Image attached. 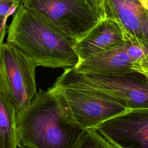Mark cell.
<instances>
[{
	"instance_id": "3957f363",
	"label": "cell",
	"mask_w": 148,
	"mask_h": 148,
	"mask_svg": "<svg viewBox=\"0 0 148 148\" xmlns=\"http://www.w3.org/2000/svg\"><path fill=\"white\" fill-rule=\"evenodd\" d=\"M53 86L94 90L109 95L129 110L148 109V79L141 73L129 71L109 74H86L64 69Z\"/></svg>"
},
{
	"instance_id": "8fae6325",
	"label": "cell",
	"mask_w": 148,
	"mask_h": 148,
	"mask_svg": "<svg viewBox=\"0 0 148 148\" xmlns=\"http://www.w3.org/2000/svg\"><path fill=\"white\" fill-rule=\"evenodd\" d=\"M16 110L0 88V148L21 146L16 120Z\"/></svg>"
},
{
	"instance_id": "277c9868",
	"label": "cell",
	"mask_w": 148,
	"mask_h": 148,
	"mask_svg": "<svg viewBox=\"0 0 148 148\" xmlns=\"http://www.w3.org/2000/svg\"><path fill=\"white\" fill-rule=\"evenodd\" d=\"M37 65L14 46L5 42L0 51V88L17 113L26 110L37 94Z\"/></svg>"
},
{
	"instance_id": "52a82bcc",
	"label": "cell",
	"mask_w": 148,
	"mask_h": 148,
	"mask_svg": "<svg viewBox=\"0 0 148 148\" xmlns=\"http://www.w3.org/2000/svg\"><path fill=\"white\" fill-rule=\"evenodd\" d=\"M99 20H112L125 40L148 47V0H86Z\"/></svg>"
},
{
	"instance_id": "4fadbf2b",
	"label": "cell",
	"mask_w": 148,
	"mask_h": 148,
	"mask_svg": "<svg viewBox=\"0 0 148 148\" xmlns=\"http://www.w3.org/2000/svg\"><path fill=\"white\" fill-rule=\"evenodd\" d=\"M127 52L128 56L136 61L148 54V47L140 43L128 42Z\"/></svg>"
},
{
	"instance_id": "5bb4252c",
	"label": "cell",
	"mask_w": 148,
	"mask_h": 148,
	"mask_svg": "<svg viewBox=\"0 0 148 148\" xmlns=\"http://www.w3.org/2000/svg\"><path fill=\"white\" fill-rule=\"evenodd\" d=\"M21 0H0V19L8 17L21 4Z\"/></svg>"
},
{
	"instance_id": "8992f818",
	"label": "cell",
	"mask_w": 148,
	"mask_h": 148,
	"mask_svg": "<svg viewBox=\"0 0 148 148\" xmlns=\"http://www.w3.org/2000/svg\"><path fill=\"white\" fill-rule=\"evenodd\" d=\"M22 4L77 42L99 21L86 0H21Z\"/></svg>"
},
{
	"instance_id": "2e32d148",
	"label": "cell",
	"mask_w": 148,
	"mask_h": 148,
	"mask_svg": "<svg viewBox=\"0 0 148 148\" xmlns=\"http://www.w3.org/2000/svg\"><path fill=\"white\" fill-rule=\"evenodd\" d=\"M8 17H6L3 20L0 19V51L3 45V40L5 35L7 34L8 26L6 25V21Z\"/></svg>"
},
{
	"instance_id": "e0dca14e",
	"label": "cell",
	"mask_w": 148,
	"mask_h": 148,
	"mask_svg": "<svg viewBox=\"0 0 148 148\" xmlns=\"http://www.w3.org/2000/svg\"><path fill=\"white\" fill-rule=\"evenodd\" d=\"M134 70H135L142 74H143L144 76H145L147 79H148V70H145V69H132Z\"/></svg>"
},
{
	"instance_id": "ac0fdd59",
	"label": "cell",
	"mask_w": 148,
	"mask_h": 148,
	"mask_svg": "<svg viewBox=\"0 0 148 148\" xmlns=\"http://www.w3.org/2000/svg\"><path fill=\"white\" fill-rule=\"evenodd\" d=\"M19 148H31V147H25V146H22L21 145Z\"/></svg>"
},
{
	"instance_id": "9c48e42d",
	"label": "cell",
	"mask_w": 148,
	"mask_h": 148,
	"mask_svg": "<svg viewBox=\"0 0 148 148\" xmlns=\"http://www.w3.org/2000/svg\"><path fill=\"white\" fill-rule=\"evenodd\" d=\"M125 40L119 25L112 20L99 21L74 45L79 63L116 46Z\"/></svg>"
},
{
	"instance_id": "7a4b0ae2",
	"label": "cell",
	"mask_w": 148,
	"mask_h": 148,
	"mask_svg": "<svg viewBox=\"0 0 148 148\" xmlns=\"http://www.w3.org/2000/svg\"><path fill=\"white\" fill-rule=\"evenodd\" d=\"M16 120L20 145L31 148H75L84 131L51 88H39L29 106L16 114Z\"/></svg>"
},
{
	"instance_id": "5b68a950",
	"label": "cell",
	"mask_w": 148,
	"mask_h": 148,
	"mask_svg": "<svg viewBox=\"0 0 148 148\" xmlns=\"http://www.w3.org/2000/svg\"><path fill=\"white\" fill-rule=\"evenodd\" d=\"M72 120L83 130L95 128L102 123L128 111L113 97L86 88L53 86Z\"/></svg>"
},
{
	"instance_id": "30bf717a",
	"label": "cell",
	"mask_w": 148,
	"mask_h": 148,
	"mask_svg": "<svg viewBox=\"0 0 148 148\" xmlns=\"http://www.w3.org/2000/svg\"><path fill=\"white\" fill-rule=\"evenodd\" d=\"M128 41L124 40L112 49L92 56L71 68L76 73L109 74L122 73L132 69L135 62L127 52Z\"/></svg>"
},
{
	"instance_id": "7c38bea8",
	"label": "cell",
	"mask_w": 148,
	"mask_h": 148,
	"mask_svg": "<svg viewBox=\"0 0 148 148\" xmlns=\"http://www.w3.org/2000/svg\"><path fill=\"white\" fill-rule=\"evenodd\" d=\"M75 148H114L96 130H85Z\"/></svg>"
},
{
	"instance_id": "9a60e30c",
	"label": "cell",
	"mask_w": 148,
	"mask_h": 148,
	"mask_svg": "<svg viewBox=\"0 0 148 148\" xmlns=\"http://www.w3.org/2000/svg\"><path fill=\"white\" fill-rule=\"evenodd\" d=\"M132 69H142L148 70V54L145 57L134 62L132 64Z\"/></svg>"
},
{
	"instance_id": "ba28073f",
	"label": "cell",
	"mask_w": 148,
	"mask_h": 148,
	"mask_svg": "<svg viewBox=\"0 0 148 148\" xmlns=\"http://www.w3.org/2000/svg\"><path fill=\"white\" fill-rule=\"evenodd\" d=\"M95 130L114 148H148V109L128 110Z\"/></svg>"
},
{
	"instance_id": "6da1fadb",
	"label": "cell",
	"mask_w": 148,
	"mask_h": 148,
	"mask_svg": "<svg viewBox=\"0 0 148 148\" xmlns=\"http://www.w3.org/2000/svg\"><path fill=\"white\" fill-rule=\"evenodd\" d=\"M6 42L23 52L37 66L65 69L79 62L74 50L75 40L22 3L8 27Z\"/></svg>"
}]
</instances>
